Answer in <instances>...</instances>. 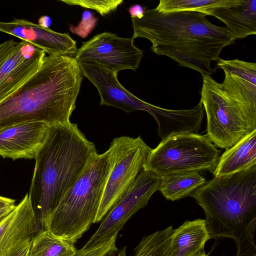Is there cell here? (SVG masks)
I'll list each match as a JSON object with an SVG mask.
<instances>
[{"label": "cell", "mask_w": 256, "mask_h": 256, "mask_svg": "<svg viewBox=\"0 0 256 256\" xmlns=\"http://www.w3.org/2000/svg\"><path fill=\"white\" fill-rule=\"evenodd\" d=\"M205 14L196 11L162 12L146 9L141 18H131L132 38L149 40L150 50L166 56L199 72L211 76L212 61H218L226 46L236 39L226 27L212 24Z\"/></svg>", "instance_id": "1"}, {"label": "cell", "mask_w": 256, "mask_h": 256, "mask_svg": "<svg viewBox=\"0 0 256 256\" xmlns=\"http://www.w3.org/2000/svg\"><path fill=\"white\" fill-rule=\"evenodd\" d=\"M83 76L74 57L46 56L38 72L0 102V130L26 123L70 122Z\"/></svg>", "instance_id": "2"}, {"label": "cell", "mask_w": 256, "mask_h": 256, "mask_svg": "<svg viewBox=\"0 0 256 256\" xmlns=\"http://www.w3.org/2000/svg\"><path fill=\"white\" fill-rule=\"evenodd\" d=\"M98 154L76 124L49 126L39 148L29 192L40 230L52 212Z\"/></svg>", "instance_id": "3"}, {"label": "cell", "mask_w": 256, "mask_h": 256, "mask_svg": "<svg viewBox=\"0 0 256 256\" xmlns=\"http://www.w3.org/2000/svg\"><path fill=\"white\" fill-rule=\"evenodd\" d=\"M190 196L205 212L210 238H228L238 245L256 220V165L214 176Z\"/></svg>", "instance_id": "4"}, {"label": "cell", "mask_w": 256, "mask_h": 256, "mask_svg": "<svg viewBox=\"0 0 256 256\" xmlns=\"http://www.w3.org/2000/svg\"><path fill=\"white\" fill-rule=\"evenodd\" d=\"M224 72L222 83L202 76L200 100L207 118L206 136L216 146L227 149L256 129V85Z\"/></svg>", "instance_id": "5"}, {"label": "cell", "mask_w": 256, "mask_h": 256, "mask_svg": "<svg viewBox=\"0 0 256 256\" xmlns=\"http://www.w3.org/2000/svg\"><path fill=\"white\" fill-rule=\"evenodd\" d=\"M114 161L110 147L98 154L48 217L44 229L74 244L95 223Z\"/></svg>", "instance_id": "6"}, {"label": "cell", "mask_w": 256, "mask_h": 256, "mask_svg": "<svg viewBox=\"0 0 256 256\" xmlns=\"http://www.w3.org/2000/svg\"><path fill=\"white\" fill-rule=\"evenodd\" d=\"M220 154L206 135L178 134L162 140L151 149L145 166L160 178L188 172H213Z\"/></svg>", "instance_id": "7"}, {"label": "cell", "mask_w": 256, "mask_h": 256, "mask_svg": "<svg viewBox=\"0 0 256 256\" xmlns=\"http://www.w3.org/2000/svg\"><path fill=\"white\" fill-rule=\"evenodd\" d=\"M110 147L114 156V164L105 186L95 223L104 218L132 186L146 166L151 150L140 136L116 138Z\"/></svg>", "instance_id": "8"}, {"label": "cell", "mask_w": 256, "mask_h": 256, "mask_svg": "<svg viewBox=\"0 0 256 256\" xmlns=\"http://www.w3.org/2000/svg\"><path fill=\"white\" fill-rule=\"evenodd\" d=\"M160 180V176L144 166L128 190L109 210L98 230L84 246H94L118 235L127 221L145 207L152 196L158 190Z\"/></svg>", "instance_id": "9"}, {"label": "cell", "mask_w": 256, "mask_h": 256, "mask_svg": "<svg viewBox=\"0 0 256 256\" xmlns=\"http://www.w3.org/2000/svg\"><path fill=\"white\" fill-rule=\"evenodd\" d=\"M134 39L123 38L109 32L96 34L82 42L74 58L78 62H96L118 74L124 70L136 71L144 52L134 44Z\"/></svg>", "instance_id": "10"}, {"label": "cell", "mask_w": 256, "mask_h": 256, "mask_svg": "<svg viewBox=\"0 0 256 256\" xmlns=\"http://www.w3.org/2000/svg\"><path fill=\"white\" fill-rule=\"evenodd\" d=\"M46 52L24 40L12 39L0 44V102L6 100L38 72Z\"/></svg>", "instance_id": "11"}, {"label": "cell", "mask_w": 256, "mask_h": 256, "mask_svg": "<svg viewBox=\"0 0 256 256\" xmlns=\"http://www.w3.org/2000/svg\"><path fill=\"white\" fill-rule=\"evenodd\" d=\"M82 74L96 88L100 105L112 106L127 112H149L152 104L134 96L119 82L118 74L96 62H78Z\"/></svg>", "instance_id": "12"}, {"label": "cell", "mask_w": 256, "mask_h": 256, "mask_svg": "<svg viewBox=\"0 0 256 256\" xmlns=\"http://www.w3.org/2000/svg\"><path fill=\"white\" fill-rule=\"evenodd\" d=\"M0 32L27 42L49 55L74 57L76 42L68 33H59L24 19L0 22Z\"/></svg>", "instance_id": "13"}, {"label": "cell", "mask_w": 256, "mask_h": 256, "mask_svg": "<svg viewBox=\"0 0 256 256\" xmlns=\"http://www.w3.org/2000/svg\"><path fill=\"white\" fill-rule=\"evenodd\" d=\"M48 126L41 122L26 123L0 130V156L13 160L34 159Z\"/></svg>", "instance_id": "14"}, {"label": "cell", "mask_w": 256, "mask_h": 256, "mask_svg": "<svg viewBox=\"0 0 256 256\" xmlns=\"http://www.w3.org/2000/svg\"><path fill=\"white\" fill-rule=\"evenodd\" d=\"M40 230L30 200L26 193L14 209L0 220V256L18 242L33 237Z\"/></svg>", "instance_id": "15"}, {"label": "cell", "mask_w": 256, "mask_h": 256, "mask_svg": "<svg viewBox=\"0 0 256 256\" xmlns=\"http://www.w3.org/2000/svg\"><path fill=\"white\" fill-rule=\"evenodd\" d=\"M209 16L222 22L236 40L256 34V0H238L234 4L212 10Z\"/></svg>", "instance_id": "16"}, {"label": "cell", "mask_w": 256, "mask_h": 256, "mask_svg": "<svg viewBox=\"0 0 256 256\" xmlns=\"http://www.w3.org/2000/svg\"><path fill=\"white\" fill-rule=\"evenodd\" d=\"M210 238L206 220H186L173 230L168 256H192L202 252Z\"/></svg>", "instance_id": "17"}, {"label": "cell", "mask_w": 256, "mask_h": 256, "mask_svg": "<svg viewBox=\"0 0 256 256\" xmlns=\"http://www.w3.org/2000/svg\"><path fill=\"white\" fill-rule=\"evenodd\" d=\"M256 165V129L219 158L212 172L214 176L242 171Z\"/></svg>", "instance_id": "18"}, {"label": "cell", "mask_w": 256, "mask_h": 256, "mask_svg": "<svg viewBox=\"0 0 256 256\" xmlns=\"http://www.w3.org/2000/svg\"><path fill=\"white\" fill-rule=\"evenodd\" d=\"M206 182L197 172L176 174L161 178L158 190L167 200L174 201L190 196Z\"/></svg>", "instance_id": "19"}, {"label": "cell", "mask_w": 256, "mask_h": 256, "mask_svg": "<svg viewBox=\"0 0 256 256\" xmlns=\"http://www.w3.org/2000/svg\"><path fill=\"white\" fill-rule=\"evenodd\" d=\"M74 244L43 229L32 238L28 256H73Z\"/></svg>", "instance_id": "20"}, {"label": "cell", "mask_w": 256, "mask_h": 256, "mask_svg": "<svg viewBox=\"0 0 256 256\" xmlns=\"http://www.w3.org/2000/svg\"><path fill=\"white\" fill-rule=\"evenodd\" d=\"M173 232L171 226L144 236L134 250L133 256H168ZM126 246L108 256H126Z\"/></svg>", "instance_id": "21"}, {"label": "cell", "mask_w": 256, "mask_h": 256, "mask_svg": "<svg viewBox=\"0 0 256 256\" xmlns=\"http://www.w3.org/2000/svg\"><path fill=\"white\" fill-rule=\"evenodd\" d=\"M238 0H160L156 9L162 12L196 11L210 14L217 8L230 6Z\"/></svg>", "instance_id": "22"}, {"label": "cell", "mask_w": 256, "mask_h": 256, "mask_svg": "<svg viewBox=\"0 0 256 256\" xmlns=\"http://www.w3.org/2000/svg\"><path fill=\"white\" fill-rule=\"evenodd\" d=\"M217 68L232 74L256 85V64L236 58L232 60L220 59L216 62Z\"/></svg>", "instance_id": "23"}, {"label": "cell", "mask_w": 256, "mask_h": 256, "mask_svg": "<svg viewBox=\"0 0 256 256\" xmlns=\"http://www.w3.org/2000/svg\"><path fill=\"white\" fill-rule=\"evenodd\" d=\"M70 6H79L96 11L101 16L108 15L116 10L122 0H61Z\"/></svg>", "instance_id": "24"}, {"label": "cell", "mask_w": 256, "mask_h": 256, "mask_svg": "<svg viewBox=\"0 0 256 256\" xmlns=\"http://www.w3.org/2000/svg\"><path fill=\"white\" fill-rule=\"evenodd\" d=\"M118 235H115L110 239L88 248L83 246L77 250L73 256H108L116 252L118 250L116 245Z\"/></svg>", "instance_id": "25"}, {"label": "cell", "mask_w": 256, "mask_h": 256, "mask_svg": "<svg viewBox=\"0 0 256 256\" xmlns=\"http://www.w3.org/2000/svg\"><path fill=\"white\" fill-rule=\"evenodd\" d=\"M256 228V220H253L246 228L242 237L237 246L236 256H256L254 244V234Z\"/></svg>", "instance_id": "26"}, {"label": "cell", "mask_w": 256, "mask_h": 256, "mask_svg": "<svg viewBox=\"0 0 256 256\" xmlns=\"http://www.w3.org/2000/svg\"><path fill=\"white\" fill-rule=\"evenodd\" d=\"M98 20L91 12L84 10L82 13L80 22L76 26L70 24V30L80 38H85L94 28Z\"/></svg>", "instance_id": "27"}, {"label": "cell", "mask_w": 256, "mask_h": 256, "mask_svg": "<svg viewBox=\"0 0 256 256\" xmlns=\"http://www.w3.org/2000/svg\"><path fill=\"white\" fill-rule=\"evenodd\" d=\"M32 238L18 242L9 250L4 256H28Z\"/></svg>", "instance_id": "28"}, {"label": "cell", "mask_w": 256, "mask_h": 256, "mask_svg": "<svg viewBox=\"0 0 256 256\" xmlns=\"http://www.w3.org/2000/svg\"><path fill=\"white\" fill-rule=\"evenodd\" d=\"M146 7L140 4H134L128 8V12L131 18H141L144 16Z\"/></svg>", "instance_id": "29"}, {"label": "cell", "mask_w": 256, "mask_h": 256, "mask_svg": "<svg viewBox=\"0 0 256 256\" xmlns=\"http://www.w3.org/2000/svg\"><path fill=\"white\" fill-rule=\"evenodd\" d=\"M16 205V200L0 196V210Z\"/></svg>", "instance_id": "30"}, {"label": "cell", "mask_w": 256, "mask_h": 256, "mask_svg": "<svg viewBox=\"0 0 256 256\" xmlns=\"http://www.w3.org/2000/svg\"><path fill=\"white\" fill-rule=\"evenodd\" d=\"M38 22L40 25L48 28L52 24V20L49 16H44L40 18Z\"/></svg>", "instance_id": "31"}, {"label": "cell", "mask_w": 256, "mask_h": 256, "mask_svg": "<svg viewBox=\"0 0 256 256\" xmlns=\"http://www.w3.org/2000/svg\"><path fill=\"white\" fill-rule=\"evenodd\" d=\"M16 205L14 206L4 208L0 210V220L4 218L8 214L16 207Z\"/></svg>", "instance_id": "32"}, {"label": "cell", "mask_w": 256, "mask_h": 256, "mask_svg": "<svg viewBox=\"0 0 256 256\" xmlns=\"http://www.w3.org/2000/svg\"><path fill=\"white\" fill-rule=\"evenodd\" d=\"M192 256H208L204 252H200Z\"/></svg>", "instance_id": "33"}, {"label": "cell", "mask_w": 256, "mask_h": 256, "mask_svg": "<svg viewBox=\"0 0 256 256\" xmlns=\"http://www.w3.org/2000/svg\"></svg>", "instance_id": "34"}]
</instances>
